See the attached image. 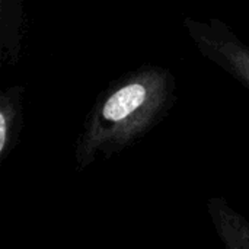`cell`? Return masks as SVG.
Returning a JSON list of instances; mask_svg holds the SVG:
<instances>
[{"label":"cell","mask_w":249,"mask_h":249,"mask_svg":"<svg viewBox=\"0 0 249 249\" xmlns=\"http://www.w3.org/2000/svg\"><path fill=\"white\" fill-rule=\"evenodd\" d=\"M147 101V89L143 83H130L109 96L102 107V117L109 123H125L140 111Z\"/></svg>","instance_id":"6da1fadb"},{"label":"cell","mask_w":249,"mask_h":249,"mask_svg":"<svg viewBox=\"0 0 249 249\" xmlns=\"http://www.w3.org/2000/svg\"><path fill=\"white\" fill-rule=\"evenodd\" d=\"M0 136H1V139H0V150H3L4 144H6V118H4L3 114L0 117Z\"/></svg>","instance_id":"7a4b0ae2"}]
</instances>
